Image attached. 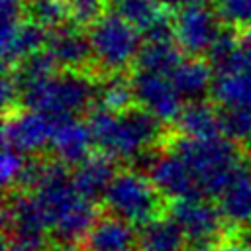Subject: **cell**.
I'll list each match as a JSON object with an SVG mask.
<instances>
[{"label": "cell", "mask_w": 251, "mask_h": 251, "mask_svg": "<svg viewBox=\"0 0 251 251\" xmlns=\"http://www.w3.org/2000/svg\"><path fill=\"white\" fill-rule=\"evenodd\" d=\"M90 131L94 143L112 159H129L139 155L159 135V120L147 110L108 112L96 110L90 116Z\"/></svg>", "instance_id": "1"}, {"label": "cell", "mask_w": 251, "mask_h": 251, "mask_svg": "<svg viewBox=\"0 0 251 251\" xmlns=\"http://www.w3.org/2000/svg\"><path fill=\"white\" fill-rule=\"evenodd\" d=\"M178 155L196 176L202 196H222L239 167L237 149L227 137H180L175 143Z\"/></svg>", "instance_id": "2"}, {"label": "cell", "mask_w": 251, "mask_h": 251, "mask_svg": "<svg viewBox=\"0 0 251 251\" xmlns=\"http://www.w3.org/2000/svg\"><path fill=\"white\" fill-rule=\"evenodd\" d=\"M94 96V86L76 73L51 75L22 90V102L51 120L73 118L75 112L82 110L88 98Z\"/></svg>", "instance_id": "3"}, {"label": "cell", "mask_w": 251, "mask_h": 251, "mask_svg": "<svg viewBox=\"0 0 251 251\" xmlns=\"http://www.w3.org/2000/svg\"><path fill=\"white\" fill-rule=\"evenodd\" d=\"M157 192L159 190L151 180L127 171L114 176L104 194V202L116 218L131 226H143L155 220L161 210V200Z\"/></svg>", "instance_id": "4"}, {"label": "cell", "mask_w": 251, "mask_h": 251, "mask_svg": "<svg viewBox=\"0 0 251 251\" xmlns=\"http://www.w3.org/2000/svg\"><path fill=\"white\" fill-rule=\"evenodd\" d=\"M88 39L96 61L108 71L124 69L129 61L137 59L141 51L137 29L116 12L96 18Z\"/></svg>", "instance_id": "5"}, {"label": "cell", "mask_w": 251, "mask_h": 251, "mask_svg": "<svg viewBox=\"0 0 251 251\" xmlns=\"http://www.w3.org/2000/svg\"><path fill=\"white\" fill-rule=\"evenodd\" d=\"M4 229L14 233L16 241L35 247L41 251L47 241V229H51L49 220L37 202L35 196L29 194H14L4 206Z\"/></svg>", "instance_id": "6"}, {"label": "cell", "mask_w": 251, "mask_h": 251, "mask_svg": "<svg viewBox=\"0 0 251 251\" xmlns=\"http://www.w3.org/2000/svg\"><path fill=\"white\" fill-rule=\"evenodd\" d=\"M212 94L224 108H251V55L245 47L235 49L218 65Z\"/></svg>", "instance_id": "7"}, {"label": "cell", "mask_w": 251, "mask_h": 251, "mask_svg": "<svg viewBox=\"0 0 251 251\" xmlns=\"http://www.w3.org/2000/svg\"><path fill=\"white\" fill-rule=\"evenodd\" d=\"M171 218L180 226L186 239H190L194 247H214L216 239L222 233L224 216L220 208L202 198L175 200L171 208Z\"/></svg>", "instance_id": "8"}, {"label": "cell", "mask_w": 251, "mask_h": 251, "mask_svg": "<svg viewBox=\"0 0 251 251\" xmlns=\"http://www.w3.org/2000/svg\"><path fill=\"white\" fill-rule=\"evenodd\" d=\"M131 86H133V96L141 102L143 110L153 114L157 120L163 122L178 120L182 112V104H180V94L173 86L171 78L159 73L139 71L133 76Z\"/></svg>", "instance_id": "9"}, {"label": "cell", "mask_w": 251, "mask_h": 251, "mask_svg": "<svg viewBox=\"0 0 251 251\" xmlns=\"http://www.w3.org/2000/svg\"><path fill=\"white\" fill-rule=\"evenodd\" d=\"M220 35V24L214 14L200 2L180 10L175 20V37L178 45L192 55L210 51Z\"/></svg>", "instance_id": "10"}, {"label": "cell", "mask_w": 251, "mask_h": 251, "mask_svg": "<svg viewBox=\"0 0 251 251\" xmlns=\"http://www.w3.org/2000/svg\"><path fill=\"white\" fill-rule=\"evenodd\" d=\"M165 10L159 0H114V12L141 31L147 43L171 41L175 35V24Z\"/></svg>", "instance_id": "11"}, {"label": "cell", "mask_w": 251, "mask_h": 251, "mask_svg": "<svg viewBox=\"0 0 251 251\" xmlns=\"http://www.w3.org/2000/svg\"><path fill=\"white\" fill-rule=\"evenodd\" d=\"M53 131H55V120H51L45 114L29 110L14 116L6 124L4 141L6 147L18 153H27L49 145L53 139Z\"/></svg>", "instance_id": "12"}, {"label": "cell", "mask_w": 251, "mask_h": 251, "mask_svg": "<svg viewBox=\"0 0 251 251\" xmlns=\"http://www.w3.org/2000/svg\"><path fill=\"white\" fill-rule=\"evenodd\" d=\"M149 169H151V182L159 192L175 200L202 198L196 176L178 155L171 153L161 159H155V163Z\"/></svg>", "instance_id": "13"}, {"label": "cell", "mask_w": 251, "mask_h": 251, "mask_svg": "<svg viewBox=\"0 0 251 251\" xmlns=\"http://www.w3.org/2000/svg\"><path fill=\"white\" fill-rule=\"evenodd\" d=\"M2 59L6 65L14 61H24L25 57L37 53L41 45L47 43V33L43 25L35 22H22V20H8L2 22Z\"/></svg>", "instance_id": "14"}, {"label": "cell", "mask_w": 251, "mask_h": 251, "mask_svg": "<svg viewBox=\"0 0 251 251\" xmlns=\"http://www.w3.org/2000/svg\"><path fill=\"white\" fill-rule=\"evenodd\" d=\"M92 141L94 137L88 124H82L75 118H63L55 122L51 147L61 163L80 165L86 157H90Z\"/></svg>", "instance_id": "15"}, {"label": "cell", "mask_w": 251, "mask_h": 251, "mask_svg": "<svg viewBox=\"0 0 251 251\" xmlns=\"http://www.w3.org/2000/svg\"><path fill=\"white\" fill-rule=\"evenodd\" d=\"M86 251H137L139 241L131 224L112 216L98 220L84 237Z\"/></svg>", "instance_id": "16"}, {"label": "cell", "mask_w": 251, "mask_h": 251, "mask_svg": "<svg viewBox=\"0 0 251 251\" xmlns=\"http://www.w3.org/2000/svg\"><path fill=\"white\" fill-rule=\"evenodd\" d=\"M220 212L229 224H249L251 222V169L239 163L229 184L220 196Z\"/></svg>", "instance_id": "17"}, {"label": "cell", "mask_w": 251, "mask_h": 251, "mask_svg": "<svg viewBox=\"0 0 251 251\" xmlns=\"http://www.w3.org/2000/svg\"><path fill=\"white\" fill-rule=\"evenodd\" d=\"M114 176L116 173L110 155H90L80 165H76L73 173V184L82 198L94 202L100 196L104 198Z\"/></svg>", "instance_id": "18"}, {"label": "cell", "mask_w": 251, "mask_h": 251, "mask_svg": "<svg viewBox=\"0 0 251 251\" xmlns=\"http://www.w3.org/2000/svg\"><path fill=\"white\" fill-rule=\"evenodd\" d=\"M45 45V51L53 57V61L65 67H78L92 53L90 39H86L75 25L57 27L53 33H49Z\"/></svg>", "instance_id": "19"}, {"label": "cell", "mask_w": 251, "mask_h": 251, "mask_svg": "<svg viewBox=\"0 0 251 251\" xmlns=\"http://www.w3.org/2000/svg\"><path fill=\"white\" fill-rule=\"evenodd\" d=\"M139 251H184L186 235L173 218H155L139 227Z\"/></svg>", "instance_id": "20"}, {"label": "cell", "mask_w": 251, "mask_h": 251, "mask_svg": "<svg viewBox=\"0 0 251 251\" xmlns=\"http://www.w3.org/2000/svg\"><path fill=\"white\" fill-rule=\"evenodd\" d=\"M173 86L180 96L186 98H200L208 88L212 90V71L200 59L180 61V65L169 75Z\"/></svg>", "instance_id": "21"}, {"label": "cell", "mask_w": 251, "mask_h": 251, "mask_svg": "<svg viewBox=\"0 0 251 251\" xmlns=\"http://www.w3.org/2000/svg\"><path fill=\"white\" fill-rule=\"evenodd\" d=\"M178 126L186 137H196V139L216 137L218 131H222L220 114H216L210 106L202 102H194L182 108L178 116Z\"/></svg>", "instance_id": "22"}, {"label": "cell", "mask_w": 251, "mask_h": 251, "mask_svg": "<svg viewBox=\"0 0 251 251\" xmlns=\"http://www.w3.org/2000/svg\"><path fill=\"white\" fill-rule=\"evenodd\" d=\"M182 57L176 45L171 41H157V43H147L141 47L135 63L141 71L147 73H159V75H171L178 65Z\"/></svg>", "instance_id": "23"}, {"label": "cell", "mask_w": 251, "mask_h": 251, "mask_svg": "<svg viewBox=\"0 0 251 251\" xmlns=\"http://www.w3.org/2000/svg\"><path fill=\"white\" fill-rule=\"evenodd\" d=\"M53 65H55V61L47 51H37V53L25 57L18 65V69H14V80L18 84L20 92L24 88L51 76L53 75Z\"/></svg>", "instance_id": "24"}, {"label": "cell", "mask_w": 251, "mask_h": 251, "mask_svg": "<svg viewBox=\"0 0 251 251\" xmlns=\"http://www.w3.org/2000/svg\"><path fill=\"white\" fill-rule=\"evenodd\" d=\"M133 96V86L127 84L122 78H112L106 80L104 84H100L94 90V98L100 104V110H108V112H120L124 110L129 100Z\"/></svg>", "instance_id": "25"}, {"label": "cell", "mask_w": 251, "mask_h": 251, "mask_svg": "<svg viewBox=\"0 0 251 251\" xmlns=\"http://www.w3.org/2000/svg\"><path fill=\"white\" fill-rule=\"evenodd\" d=\"M220 127L227 139H249L251 108H224L220 114Z\"/></svg>", "instance_id": "26"}, {"label": "cell", "mask_w": 251, "mask_h": 251, "mask_svg": "<svg viewBox=\"0 0 251 251\" xmlns=\"http://www.w3.org/2000/svg\"><path fill=\"white\" fill-rule=\"evenodd\" d=\"M67 6L63 0H31V16L39 25H57L65 20Z\"/></svg>", "instance_id": "27"}, {"label": "cell", "mask_w": 251, "mask_h": 251, "mask_svg": "<svg viewBox=\"0 0 251 251\" xmlns=\"http://www.w3.org/2000/svg\"><path fill=\"white\" fill-rule=\"evenodd\" d=\"M216 4L226 22L251 25V0H216Z\"/></svg>", "instance_id": "28"}, {"label": "cell", "mask_w": 251, "mask_h": 251, "mask_svg": "<svg viewBox=\"0 0 251 251\" xmlns=\"http://www.w3.org/2000/svg\"><path fill=\"white\" fill-rule=\"evenodd\" d=\"M24 165L25 161L22 159V155L10 147L4 149L2 153V159H0V175H2V182L8 186V184H16L22 171H24Z\"/></svg>", "instance_id": "29"}, {"label": "cell", "mask_w": 251, "mask_h": 251, "mask_svg": "<svg viewBox=\"0 0 251 251\" xmlns=\"http://www.w3.org/2000/svg\"><path fill=\"white\" fill-rule=\"evenodd\" d=\"M235 49H239V45H237V41H235V37L231 35V33H220L218 35V39L214 41V45H212V49L208 51L210 53V59L216 63V67L222 63V61H226Z\"/></svg>", "instance_id": "30"}, {"label": "cell", "mask_w": 251, "mask_h": 251, "mask_svg": "<svg viewBox=\"0 0 251 251\" xmlns=\"http://www.w3.org/2000/svg\"><path fill=\"white\" fill-rule=\"evenodd\" d=\"M69 4L78 20H90L98 10V0H71Z\"/></svg>", "instance_id": "31"}, {"label": "cell", "mask_w": 251, "mask_h": 251, "mask_svg": "<svg viewBox=\"0 0 251 251\" xmlns=\"http://www.w3.org/2000/svg\"><path fill=\"white\" fill-rule=\"evenodd\" d=\"M18 90L20 88H18L14 76H4V80H2V102H4V106H8L10 102L16 100Z\"/></svg>", "instance_id": "32"}, {"label": "cell", "mask_w": 251, "mask_h": 251, "mask_svg": "<svg viewBox=\"0 0 251 251\" xmlns=\"http://www.w3.org/2000/svg\"><path fill=\"white\" fill-rule=\"evenodd\" d=\"M214 251H251V247L243 241H224L220 245H214Z\"/></svg>", "instance_id": "33"}, {"label": "cell", "mask_w": 251, "mask_h": 251, "mask_svg": "<svg viewBox=\"0 0 251 251\" xmlns=\"http://www.w3.org/2000/svg\"><path fill=\"white\" fill-rule=\"evenodd\" d=\"M2 251H37V249L31 245H25L22 241H16V239H6Z\"/></svg>", "instance_id": "34"}, {"label": "cell", "mask_w": 251, "mask_h": 251, "mask_svg": "<svg viewBox=\"0 0 251 251\" xmlns=\"http://www.w3.org/2000/svg\"><path fill=\"white\" fill-rule=\"evenodd\" d=\"M165 8H171V10H176V12H180V10H184V8H188V6H192L196 0H159Z\"/></svg>", "instance_id": "35"}, {"label": "cell", "mask_w": 251, "mask_h": 251, "mask_svg": "<svg viewBox=\"0 0 251 251\" xmlns=\"http://www.w3.org/2000/svg\"><path fill=\"white\" fill-rule=\"evenodd\" d=\"M49 251H86V249L78 247L76 243H57V245H53Z\"/></svg>", "instance_id": "36"}, {"label": "cell", "mask_w": 251, "mask_h": 251, "mask_svg": "<svg viewBox=\"0 0 251 251\" xmlns=\"http://www.w3.org/2000/svg\"><path fill=\"white\" fill-rule=\"evenodd\" d=\"M245 245H249L251 247V226L247 227V229H243V239H241Z\"/></svg>", "instance_id": "37"}, {"label": "cell", "mask_w": 251, "mask_h": 251, "mask_svg": "<svg viewBox=\"0 0 251 251\" xmlns=\"http://www.w3.org/2000/svg\"><path fill=\"white\" fill-rule=\"evenodd\" d=\"M243 47H245V51L251 55V31H249V35L245 37V41H243Z\"/></svg>", "instance_id": "38"}, {"label": "cell", "mask_w": 251, "mask_h": 251, "mask_svg": "<svg viewBox=\"0 0 251 251\" xmlns=\"http://www.w3.org/2000/svg\"><path fill=\"white\" fill-rule=\"evenodd\" d=\"M247 141H249V147H251V137H249V139H247Z\"/></svg>", "instance_id": "39"}]
</instances>
